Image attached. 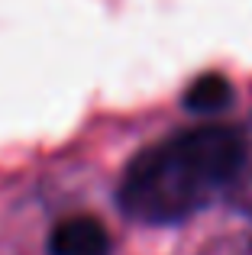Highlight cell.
Masks as SVG:
<instances>
[{
  "label": "cell",
  "instance_id": "cell-1",
  "mask_svg": "<svg viewBox=\"0 0 252 255\" xmlns=\"http://www.w3.org/2000/svg\"><path fill=\"white\" fill-rule=\"evenodd\" d=\"M246 158V142L230 126H197L139 152L123 171V213L139 223H181L230 187Z\"/></svg>",
  "mask_w": 252,
  "mask_h": 255
},
{
  "label": "cell",
  "instance_id": "cell-3",
  "mask_svg": "<svg viewBox=\"0 0 252 255\" xmlns=\"http://www.w3.org/2000/svg\"><path fill=\"white\" fill-rule=\"evenodd\" d=\"M233 100V87L223 75H201L184 91V107L194 113H217Z\"/></svg>",
  "mask_w": 252,
  "mask_h": 255
},
{
  "label": "cell",
  "instance_id": "cell-2",
  "mask_svg": "<svg viewBox=\"0 0 252 255\" xmlns=\"http://www.w3.org/2000/svg\"><path fill=\"white\" fill-rule=\"evenodd\" d=\"M49 255H110V233L101 220L78 213L52 230Z\"/></svg>",
  "mask_w": 252,
  "mask_h": 255
}]
</instances>
